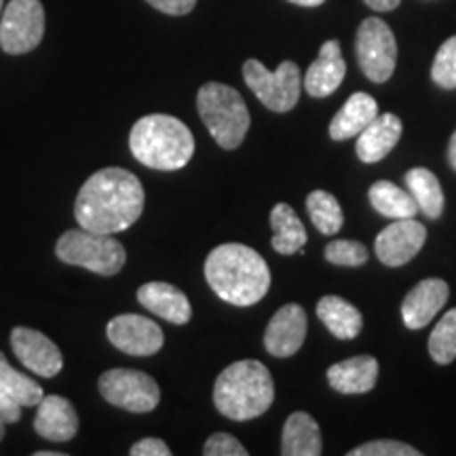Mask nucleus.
Masks as SVG:
<instances>
[{"instance_id": "22", "label": "nucleus", "mask_w": 456, "mask_h": 456, "mask_svg": "<svg viewBox=\"0 0 456 456\" xmlns=\"http://www.w3.org/2000/svg\"><path fill=\"white\" fill-rule=\"evenodd\" d=\"M323 452L322 429L317 420L306 412H294L288 416L281 436L283 456H319Z\"/></svg>"}, {"instance_id": "31", "label": "nucleus", "mask_w": 456, "mask_h": 456, "mask_svg": "<svg viewBox=\"0 0 456 456\" xmlns=\"http://www.w3.org/2000/svg\"><path fill=\"white\" fill-rule=\"evenodd\" d=\"M368 248L359 241L336 239L326 245V260L336 266H362L368 262Z\"/></svg>"}, {"instance_id": "25", "label": "nucleus", "mask_w": 456, "mask_h": 456, "mask_svg": "<svg viewBox=\"0 0 456 456\" xmlns=\"http://www.w3.org/2000/svg\"><path fill=\"white\" fill-rule=\"evenodd\" d=\"M410 195L414 197L419 212L429 220H437L444 212V191L437 175L427 167H412L403 175Z\"/></svg>"}, {"instance_id": "39", "label": "nucleus", "mask_w": 456, "mask_h": 456, "mask_svg": "<svg viewBox=\"0 0 456 456\" xmlns=\"http://www.w3.org/2000/svg\"><path fill=\"white\" fill-rule=\"evenodd\" d=\"M288 3L298 4V7H319V4H323L326 0H288Z\"/></svg>"}, {"instance_id": "11", "label": "nucleus", "mask_w": 456, "mask_h": 456, "mask_svg": "<svg viewBox=\"0 0 456 456\" xmlns=\"http://www.w3.org/2000/svg\"><path fill=\"white\" fill-rule=\"evenodd\" d=\"M108 340L118 351L134 357H151L161 351L165 336L163 330L152 319L144 315H118L114 317L106 328Z\"/></svg>"}, {"instance_id": "5", "label": "nucleus", "mask_w": 456, "mask_h": 456, "mask_svg": "<svg viewBox=\"0 0 456 456\" xmlns=\"http://www.w3.org/2000/svg\"><path fill=\"white\" fill-rule=\"evenodd\" d=\"M197 110L222 148L235 151L243 144L252 118L237 89L222 83H205L197 94Z\"/></svg>"}, {"instance_id": "14", "label": "nucleus", "mask_w": 456, "mask_h": 456, "mask_svg": "<svg viewBox=\"0 0 456 456\" xmlns=\"http://www.w3.org/2000/svg\"><path fill=\"white\" fill-rule=\"evenodd\" d=\"M306 338V313L300 305H285L273 315L265 332V349L273 357H292Z\"/></svg>"}, {"instance_id": "33", "label": "nucleus", "mask_w": 456, "mask_h": 456, "mask_svg": "<svg viewBox=\"0 0 456 456\" xmlns=\"http://www.w3.org/2000/svg\"><path fill=\"white\" fill-rule=\"evenodd\" d=\"M205 456H248V450L237 437L228 436V433H214L203 446Z\"/></svg>"}, {"instance_id": "42", "label": "nucleus", "mask_w": 456, "mask_h": 456, "mask_svg": "<svg viewBox=\"0 0 456 456\" xmlns=\"http://www.w3.org/2000/svg\"><path fill=\"white\" fill-rule=\"evenodd\" d=\"M3 9H4V0H0V15H3Z\"/></svg>"}, {"instance_id": "26", "label": "nucleus", "mask_w": 456, "mask_h": 456, "mask_svg": "<svg viewBox=\"0 0 456 456\" xmlns=\"http://www.w3.org/2000/svg\"><path fill=\"white\" fill-rule=\"evenodd\" d=\"M370 203L380 216L391 220L414 218L419 214V205L410 192L393 184L389 180H379L370 186Z\"/></svg>"}, {"instance_id": "34", "label": "nucleus", "mask_w": 456, "mask_h": 456, "mask_svg": "<svg viewBox=\"0 0 456 456\" xmlns=\"http://www.w3.org/2000/svg\"><path fill=\"white\" fill-rule=\"evenodd\" d=\"M21 419V403L11 395L7 387L0 383V420L4 425H13Z\"/></svg>"}, {"instance_id": "16", "label": "nucleus", "mask_w": 456, "mask_h": 456, "mask_svg": "<svg viewBox=\"0 0 456 456\" xmlns=\"http://www.w3.org/2000/svg\"><path fill=\"white\" fill-rule=\"evenodd\" d=\"M138 302L146 311L174 326H186L192 317V306L186 294L167 281H151L138 289Z\"/></svg>"}, {"instance_id": "20", "label": "nucleus", "mask_w": 456, "mask_h": 456, "mask_svg": "<svg viewBox=\"0 0 456 456\" xmlns=\"http://www.w3.org/2000/svg\"><path fill=\"white\" fill-rule=\"evenodd\" d=\"M402 138V121L397 114H379L362 134L357 135V157L363 163H379L389 155Z\"/></svg>"}, {"instance_id": "19", "label": "nucleus", "mask_w": 456, "mask_h": 456, "mask_svg": "<svg viewBox=\"0 0 456 456\" xmlns=\"http://www.w3.org/2000/svg\"><path fill=\"white\" fill-rule=\"evenodd\" d=\"M379 379V362L372 355H355L328 370V383L342 395H362L372 391Z\"/></svg>"}, {"instance_id": "15", "label": "nucleus", "mask_w": 456, "mask_h": 456, "mask_svg": "<svg viewBox=\"0 0 456 456\" xmlns=\"http://www.w3.org/2000/svg\"><path fill=\"white\" fill-rule=\"evenodd\" d=\"M450 288L444 279H423L402 302V319L410 330L429 326L431 319L446 306Z\"/></svg>"}, {"instance_id": "28", "label": "nucleus", "mask_w": 456, "mask_h": 456, "mask_svg": "<svg viewBox=\"0 0 456 456\" xmlns=\"http://www.w3.org/2000/svg\"><path fill=\"white\" fill-rule=\"evenodd\" d=\"M0 383H3V387H7L11 395L21 403V408L38 406L41 399L45 397L41 385L34 383L30 376L17 372L7 362V357L3 355V351H0Z\"/></svg>"}, {"instance_id": "2", "label": "nucleus", "mask_w": 456, "mask_h": 456, "mask_svg": "<svg viewBox=\"0 0 456 456\" xmlns=\"http://www.w3.org/2000/svg\"><path fill=\"white\" fill-rule=\"evenodd\" d=\"M205 279L216 296L228 305L252 306L271 288V271L265 258L243 243H224L205 260Z\"/></svg>"}, {"instance_id": "12", "label": "nucleus", "mask_w": 456, "mask_h": 456, "mask_svg": "<svg viewBox=\"0 0 456 456\" xmlns=\"http://www.w3.org/2000/svg\"><path fill=\"white\" fill-rule=\"evenodd\" d=\"M427 241V228L414 218L393 220L379 232L374 241V252L387 266H403L420 252Z\"/></svg>"}, {"instance_id": "29", "label": "nucleus", "mask_w": 456, "mask_h": 456, "mask_svg": "<svg viewBox=\"0 0 456 456\" xmlns=\"http://www.w3.org/2000/svg\"><path fill=\"white\" fill-rule=\"evenodd\" d=\"M429 355L440 366H448L456 359V309L444 313L429 336Z\"/></svg>"}, {"instance_id": "9", "label": "nucleus", "mask_w": 456, "mask_h": 456, "mask_svg": "<svg viewBox=\"0 0 456 456\" xmlns=\"http://www.w3.org/2000/svg\"><path fill=\"white\" fill-rule=\"evenodd\" d=\"M100 393L112 406L134 414L152 412L161 402V389L152 376L140 370L114 368L100 376Z\"/></svg>"}, {"instance_id": "21", "label": "nucleus", "mask_w": 456, "mask_h": 456, "mask_svg": "<svg viewBox=\"0 0 456 456\" xmlns=\"http://www.w3.org/2000/svg\"><path fill=\"white\" fill-rule=\"evenodd\" d=\"M376 117H379V104H376V100L370 94L357 91L336 112L332 123H330V138L336 142L357 138Z\"/></svg>"}, {"instance_id": "4", "label": "nucleus", "mask_w": 456, "mask_h": 456, "mask_svg": "<svg viewBox=\"0 0 456 456\" xmlns=\"http://www.w3.org/2000/svg\"><path fill=\"white\" fill-rule=\"evenodd\" d=\"M129 148L146 167L175 171L195 155V138L180 118L171 114H148L131 127Z\"/></svg>"}, {"instance_id": "32", "label": "nucleus", "mask_w": 456, "mask_h": 456, "mask_svg": "<svg viewBox=\"0 0 456 456\" xmlns=\"http://www.w3.org/2000/svg\"><path fill=\"white\" fill-rule=\"evenodd\" d=\"M349 456H420V450L395 440H374L353 448Z\"/></svg>"}, {"instance_id": "7", "label": "nucleus", "mask_w": 456, "mask_h": 456, "mask_svg": "<svg viewBox=\"0 0 456 456\" xmlns=\"http://www.w3.org/2000/svg\"><path fill=\"white\" fill-rule=\"evenodd\" d=\"M243 78L256 98L273 112H289L298 104L302 74L294 61H281L271 72L262 61L248 60L243 64Z\"/></svg>"}, {"instance_id": "13", "label": "nucleus", "mask_w": 456, "mask_h": 456, "mask_svg": "<svg viewBox=\"0 0 456 456\" xmlns=\"http://www.w3.org/2000/svg\"><path fill=\"white\" fill-rule=\"evenodd\" d=\"M11 346H13L15 357L43 379H53L64 368V357L55 342L37 330L15 328L11 332Z\"/></svg>"}, {"instance_id": "18", "label": "nucleus", "mask_w": 456, "mask_h": 456, "mask_svg": "<svg viewBox=\"0 0 456 456\" xmlns=\"http://www.w3.org/2000/svg\"><path fill=\"white\" fill-rule=\"evenodd\" d=\"M346 64L342 60L338 41H326L319 49L317 60L305 74V89L313 98H328L345 81Z\"/></svg>"}, {"instance_id": "23", "label": "nucleus", "mask_w": 456, "mask_h": 456, "mask_svg": "<svg viewBox=\"0 0 456 456\" xmlns=\"http://www.w3.org/2000/svg\"><path fill=\"white\" fill-rule=\"evenodd\" d=\"M317 317L338 340L357 338L363 326V317L357 306L340 296H323L317 302Z\"/></svg>"}, {"instance_id": "6", "label": "nucleus", "mask_w": 456, "mask_h": 456, "mask_svg": "<svg viewBox=\"0 0 456 456\" xmlns=\"http://www.w3.org/2000/svg\"><path fill=\"white\" fill-rule=\"evenodd\" d=\"M55 256L66 265L83 266L102 277H114L127 262L123 243H118L112 235H102L87 228L66 231L57 239Z\"/></svg>"}, {"instance_id": "27", "label": "nucleus", "mask_w": 456, "mask_h": 456, "mask_svg": "<svg viewBox=\"0 0 456 456\" xmlns=\"http://www.w3.org/2000/svg\"><path fill=\"white\" fill-rule=\"evenodd\" d=\"M306 212L322 235H336L345 224V216L338 199L326 191H313L306 197Z\"/></svg>"}, {"instance_id": "38", "label": "nucleus", "mask_w": 456, "mask_h": 456, "mask_svg": "<svg viewBox=\"0 0 456 456\" xmlns=\"http://www.w3.org/2000/svg\"><path fill=\"white\" fill-rule=\"evenodd\" d=\"M448 163L450 167L456 171V131L452 134V138H450V144H448Z\"/></svg>"}, {"instance_id": "8", "label": "nucleus", "mask_w": 456, "mask_h": 456, "mask_svg": "<svg viewBox=\"0 0 456 456\" xmlns=\"http://www.w3.org/2000/svg\"><path fill=\"white\" fill-rule=\"evenodd\" d=\"M355 55L362 72L372 83H387L397 66V43L380 17H368L355 37Z\"/></svg>"}, {"instance_id": "41", "label": "nucleus", "mask_w": 456, "mask_h": 456, "mask_svg": "<svg viewBox=\"0 0 456 456\" xmlns=\"http://www.w3.org/2000/svg\"><path fill=\"white\" fill-rule=\"evenodd\" d=\"M4 427H7V425H4L3 420H0V442H3V437H4Z\"/></svg>"}, {"instance_id": "36", "label": "nucleus", "mask_w": 456, "mask_h": 456, "mask_svg": "<svg viewBox=\"0 0 456 456\" xmlns=\"http://www.w3.org/2000/svg\"><path fill=\"white\" fill-rule=\"evenodd\" d=\"M151 7L167 15H188L195 9L197 0H146Z\"/></svg>"}, {"instance_id": "35", "label": "nucleus", "mask_w": 456, "mask_h": 456, "mask_svg": "<svg viewBox=\"0 0 456 456\" xmlns=\"http://www.w3.org/2000/svg\"><path fill=\"white\" fill-rule=\"evenodd\" d=\"M131 456H171V448L159 437H146L135 442L129 450Z\"/></svg>"}, {"instance_id": "24", "label": "nucleus", "mask_w": 456, "mask_h": 456, "mask_svg": "<svg viewBox=\"0 0 456 456\" xmlns=\"http://www.w3.org/2000/svg\"><path fill=\"white\" fill-rule=\"evenodd\" d=\"M271 226L273 231H275L271 245L277 254L292 256L305 248V224H302V220L296 216L292 205L277 203L271 212Z\"/></svg>"}, {"instance_id": "37", "label": "nucleus", "mask_w": 456, "mask_h": 456, "mask_svg": "<svg viewBox=\"0 0 456 456\" xmlns=\"http://www.w3.org/2000/svg\"><path fill=\"white\" fill-rule=\"evenodd\" d=\"M370 9L380 11V13H389V11H395L402 0H363Z\"/></svg>"}, {"instance_id": "30", "label": "nucleus", "mask_w": 456, "mask_h": 456, "mask_svg": "<svg viewBox=\"0 0 456 456\" xmlns=\"http://www.w3.org/2000/svg\"><path fill=\"white\" fill-rule=\"evenodd\" d=\"M431 78L437 87L456 89V37H450L436 53L431 66Z\"/></svg>"}, {"instance_id": "40", "label": "nucleus", "mask_w": 456, "mask_h": 456, "mask_svg": "<svg viewBox=\"0 0 456 456\" xmlns=\"http://www.w3.org/2000/svg\"><path fill=\"white\" fill-rule=\"evenodd\" d=\"M34 456H64V452H37Z\"/></svg>"}, {"instance_id": "1", "label": "nucleus", "mask_w": 456, "mask_h": 456, "mask_svg": "<svg viewBox=\"0 0 456 456\" xmlns=\"http://www.w3.org/2000/svg\"><path fill=\"white\" fill-rule=\"evenodd\" d=\"M144 212V186L127 169L95 171L78 191L74 218L87 231L114 235L127 231Z\"/></svg>"}, {"instance_id": "17", "label": "nucleus", "mask_w": 456, "mask_h": 456, "mask_svg": "<svg viewBox=\"0 0 456 456\" xmlns=\"http://www.w3.org/2000/svg\"><path fill=\"white\" fill-rule=\"evenodd\" d=\"M34 431L49 442H70L78 431V414L66 397L45 395L38 403Z\"/></svg>"}, {"instance_id": "10", "label": "nucleus", "mask_w": 456, "mask_h": 456, "mask_svg": "<svg viewBox=\"0 0 456 456\" xmlns=\"http://www.w3.org/2000/svg\"><path fill=\"white\" fill-rule=\"evenodd\" d=\"M45 37L41 0H11L0 15V47L9 55L30 53Z\"/></svg>"}, {"instance_id": "3", "label": "nucleus", "mask_w": 456, "mask_h": 456, "mask_svg": "<svg viewBox=\"0 0 456 456\" xmlns=\"http://www.w3.org/2000/svg\"><path fill=\"white\" fill-rule=\"evenodd\" d=\"M275 383L269 368L256 359L231 363L214 385V406L231 420L258 419L273 406Z\"/></svg>"}]
</instances>
